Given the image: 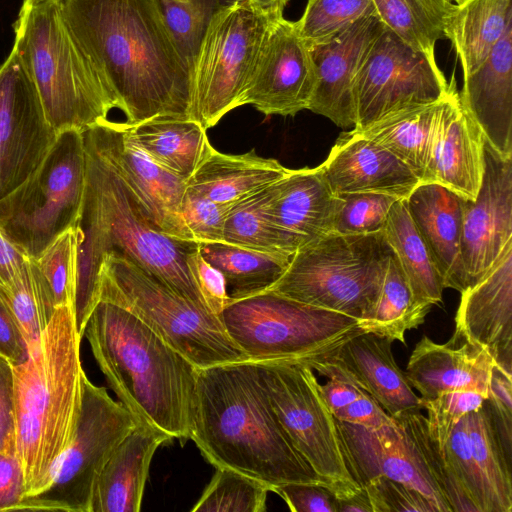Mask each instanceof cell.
<instances>
[{
    "mask_svg": "<svg viewBox=\"0 0 512 512\" xmlns=\"http://www.w3.org/2000/svg\"><path fill=\"white\" fill-rule=\"evenodd\" d=\"M164 24L191 77L193 65L217 8L206 0H156Z\"/></svg>",
    "mask_w": 512,
    "mask_h": 512,
    "instance_id": "44",
    "label": "cell"
},
{
    "mask_svg": "<svg viewBox=\"0 0 512 512\" xmlns=\"http://www.w3.org/2000/svg\"><path fill=\"white\" fill-rule=\"evenodd\" d=\"M78 240V227H71L33 259L56 308L74 306Z\"/></svg>",
    "mask_w": 512,
    "mask_h": 512,
    "instance_id": "45",
    "label": "cell"
},
{
    "mask_svg": "<svg viewBox=\"0 0 512 512\" xmlns=\"http://www.w3.org/2000/svg\"><path fill=\"white\" fill-rule=\"evenodd\" d=\"M384 234L408 280L415 301L430 308L442 302L445 289L427 246L413 224L405 199L389 210Z\"/></svg>",
    "mask_w": 512,
    "mask_h": 512,
    "instance_id": "34",
    "label": "cell"
},
{
    "mask_svg": "<svg viewBox=\"0 0 512 512\" xmlns=\"http://www.w3.org/2000/svg\"><path fill=\"white\" fill-rule=\"evenodd\" d=\"M460 293L449 342L485 349L497 367L512 375V242L483 277Z\"/></svg>",
    "mask_w": 512,
    "mask_h": 512,
    "instance_id": "19",
    "label": "cell"
},
{
    "mask_svg": "<svg viewBox=\"0 0 512 512\" xmlns=\"http://www.w3.org/2000/svg\"><path fill=\"white\" fill-rule=\"evenodd\" d=\"M58 132L14 50L0 65V199L39 167Z\"/></svg>",
    "mask_w": 512,
    "mask_h": 512,
    "instance_id": "15",
    "label": "cell"
},
{
    "mask_svg": "<svg viewBox=\"0 0 512 512\" xmlns=\"http://www.w3.org/2000/svg\"><path fill=\"white\" fill-rule=\"evenodd\" d=\"M190 439L216 468L253 477L271 492L285 483H324L292 445L252 360L199 369Z\"/></svg>",
    "mask_w": 512,
    "mask_h": 512,
    "instance_id": "2",
    "label": "cell"
},
{
    "mask_svg": "<svg viewBox=\"0 0 512 512\" xmlns=\"http://www.w3.org/2000/svg\"><path fill=\"white\" fill-rule=\"evenodd\" d=\"M274 158H265L254 149L228 154L210 147L187 187L221 204H233L279 180L287 172Z\"/></svg>",
    "mask_w": 512,
    "mask_h": 512,
    "instance_id": "30",
    "label": "cell"
},
{
    "mask_svg": "<svg viewBox=\"0 0 512 512\" xmlns=\"http://www.w3.org/2000/svg\"><path fill=\"white\" fill-rule=\"evenodd\" d=\"M28 259L27 254L14 244L0 227V286L9 283Z\"/></svg>",
    "mask_w": 512,
    "mask_h": 512,
    "instance_id": "58",
    "label": "cell"
},
{
    "mask_svg": "<svg viewBox=\"0 0 512 512\" xmlns=\"http://www.w3.org/2000/svg\"><path fill=\"white\" fill-rule=\"evenodd\" d=\"M84 137V136H83ZM86 183L80 217L74 299L79 335L99 302V271L109 254L126 256L208 310L187 259L199 244L172 237L146 216L127 186L85 140ZM211 312V311H210Z\"/></svg>",
    "mask_w": 512,
    "mask_h": 512,
    "instance_id": "3",
    "label": "cell"
},
{
    "mask_svg": "<svg viewBox=\"0 0 512 512\" xmlns=\"http://www.w3.org/2000/svg\"><path fill=\"white\" fill-rule=\"evenodd\" d=\"M99 300L132 313L198 369L248 360L218 315L197 306L126 256L103 258Z\"/></svg>",
    "mask_w": 512,
    "mask_h": 512,
    "instance_id": "9",
    "label": "cell"
},
{
    "mask_svg": "<svg viewBox=\"0 0 512 512\" xmlns=\"http://www.w3.org/2000/svg\"><path fill=\"white\" fill-rule=\"evenodd\" d=\"M338 198L319 167L288 169L268 187L266 212L296 250L333 232Z\"/></svg>",
    "mask_w": 512,
    "mask_h": 512,
    "instance_id": "24",
    "label": "cell"
},
{
    "mask_svg": "<svg viewBox=\"0 0 512 512\" xmlns=\"http://www.w3.org/2000/svg\"><path fill=\"white\" fill-rule=\"evenodd\" d=\"M392 342L373 333H361L347 340L331 357L352 374L387 414L398 419L424 407L394 359Z\"/></svg>",
    "mask_w": 512,
    "mask_h": 512,
    "instance_id": "28",
    "label": "cell"
},
{
    "mask_svg": "<svg viewBox=\"0 0 512 512\" xmlns=\"http://www.w3.org/2000/svg\"><path fill=\"white\" fill-rule=\"evenodd\" d=\"M0 296L15 318L29 350L38 342L56 306L34 260H26Z\"/></svg>",
    "mask_w": 512,
    "mask_h": 512,
    "instance_id": "40",
    "label": "cell"
},
{
    "mask_svg": "<svg viewBox=\"0 0 512 512\" xmlns=\"http://www.w3.org/2000/svg\"><path fill=\"white\" fill-rule=\"evenodd\" d=\"M383 25L375 14L352 24L332 40L309 46L316 84L307 110L347 129L355 127L353 84Z\"/></svg>",
    "mask_w": 512,
    "mask_h": 512,
    "instance_id": "22",
    "label": "cell"
},
{
    "mask_svg": "<svg viewBox=\"0 0 512 512\" xmlns=\"http://www.w3.org/2000/svg\"><path fill=\"white\" fill-rule=\"evenodd\" d=\"M15 433L13 366L0 355V447Z\"/></svg>",
    "mask_w": 512,
    "mask_h": 512,
    "instance_id": "57",
    "label": "cell"
},
{
    "mask_svg": "<svg viewBox=\"0 0 512 512\" xmlns=\"http://www.w3.org/2000/svg\"><path fill=\"white\" fill-rule=\"evenodd\" d=\"M362 487L373 512H438L421 492L386 476L373 478Z\"/></svg>",
    "mask_w": 512,
    "mask_h": 512,
    "instance_id": "50",
    "label": "cell"
},
{
    "mask_svg": "<svg viewBox=\"0 0 512 512\" xmlns=\"http://www.w3.org/2000/svg\"><path fill=\"white\" fill-rule=\"evenodd\" d=\"M109 386L137 424L190 439L199 369L126 309L99 300L85 327Z\"/></svg>",
    "mask_w": 512,
    "mask_h": 512,
    "instance_id": "4",
    "label": "cell"
},
{
    "mask_svg": "<svg viewBox=\"0 0 512 512\" xmlns=\"http://www.w3.org/2000/svg\"><path fill=\"white\" fill-rule=\"evenodd\" d=\"M232 204H221L187 187L181 214L193 240L198 244L224 242V226Z\"/></svg>",
    "mask_w": 512,
    "mask_h": 512,
    "instance_id": "48",
    "label": "cell"
},
{
    "mask_svg": "<svg viewBox=\"0 0 512 512\" xmlns=\"http://www.w3.org/2000/svg\"><path fill=\"white\" fill-rule=\"evenodd\" d=\"M125 128L151 159L185 181L212 146L206 129L191 118L159 116Z\"/></svg>",
    "mask_w": 512,
    "mask_h": 512,
    "instance_id": "31",
    "label": "cell"
},
{
    "mask_svg": "<svg viewBox=\"0 0 512 512\" xmlns=\"http://www.w3.org/2000/svg\"><path fill=\"white\" fill-rule=\"evenodd\" d=\"M192 512H265L270 487L229 468H216Z\"/></svg>",
    "mask_w": 512,
    "mask_h": 512,
    "instance_id": "42",
    "label": "cell"
},
{
    "mask_svg": "<svg viewBox=\"0 0 512 512\" xmlns=\"http://www.w3.org/2000/svg\"><path fill=\"white\" fill-rule=\"evenodd\" d=\"M81 339L73 308L57 307L27 360L13 366L15 439L24 496L44 486L75 434L85 376Z\"/></svg>",
    "mask_w": 512,
    "mask_h": 512,
    "instance_id": "5",
    "label": "cell"
},
{
    "mask_svg": "<svg viewBox=\"0 0 512 512\" xmlns=\"http://www.w3.org/2000/svg\"><path fill=\"white\" fill-rule=\"evenodd\" d=\"M0 355L12 366L25 362L28 345L12 313L0 296Z\"/></svg>",
    "mask_w": 512,
    "mask_h": 512,
    "instance_id": "56",
    "label": "cell"
},
{
    "mask_svg": "<svg viewBox=\"0 0 512 512\" xmlns=\"http://www.w3.org/2000/svg\"><path fill=\"white\" fill-rule=\"evenodd\" d=\"M485 399V395L476 391H449L423 402L429 434L444 448L459 421L469 412L480 408Z\"/></svg>",
    "mask_w": 512,
    "mask_h": 512,
    "instance_id": "47",
    "label": "cell"
},
{
    "mask_svg": "<svg viewBox=\"0 0 512 512\" xmlns=\"http://www.w3.org/2000/svg\"><path fill=\"white\" fill-rule=\"evenodd\" d=\"M486 403L507 456H512V375L493 366Z\"/></svg>",
    "mask_w": 512,
    "mask_h": 512,
    "instance_id": "51",
    "label": "cell"
},
{
    "mask_svg": "<svg viewBox=\"0 0 512 512\" xmlns=\"http://www.w3.org/2000/svg\"><path fill=\"white\" fill-rule=\"evenodd\" d=\"M449 86L436 59L413 50L383 26L354 80V128L363 129L397 111L437 102Z\"/></svg>",
    "mask_w": 512,
    "mask_h": 512,
    "instance_id": "14",
    "label": "cell"
},
{
    "mask_svg": "<svg viewBox=\"0 0 512 512\" xmlns=\"http://www.w3.org/2000/svg\"><path fill=\"white\" fill-rule=\"evenodd\" d=\"M268 187L230 206L224 226V242L291 258L297 250L266 212Z\"/></svg>",
    "mask_w": 512,
    "mask_h": 512,
    "instance_id": "39",
    "label": "cell"
},
{
    "mask_svg": "<svg viewBox=\"0 0 512 512\" xmlns=\"http://www.w3.org/2000/svg\"><path fill=\"white\" fill-rule=\"evenodd\" d=\"M293 512H337V497L324 483L291 482L274 491Z\"/></svg>",
    "mask_w": 512,
    "mask_h": 512,
    "instance_id": "52",
    "label": "cell"
},
{
    "mask_svg": "<svg viewBox=\"0 0 512 512\" xmlns=\"http://www.w3.org/2000/svg\"><path fill=\"white\" fill-rule=\"evenodd\" d=\"M391 254L384 231L331 232L298 248L267 290L351 316L362 326L376 306Z\"/></svg>",
    "mask_w": 512,
    "mask_h": 512,
    "instance_id": "7",
    "label": "cell"
},
{
    "mask_svg": "<svg viewBox=\"0 0 512 512\" xmlns=\"http://www.w3.org/2000/svg\"><path fill=\"white\" fill-rule=\"evenodd\" d=\"M429 311L430 308L415 301L399 260L392 251L376 306L370 318L362 324L363 331L405 344V333L421 325Z\"/></svg>",
    "mask_w": 512,
    "mask_h": 512,
    "instance_id": "38",
    "label": "cell"
},
{
    "mask_svg": "<svg viewBox=\"0 0 512 512\" xmlns=\"http://www.w3.org/2000/svg\"><path fill=\"white\" fill-rule=\"evenodd\" d=\"M459 100L500 155L512 157V26L486 61L463 77Z\"/></svg>",
    "mask_w": 512,
    "mask_h": 512,
    "instance_id": "25",
    "label": "cell"
},
{
    "mask_svg": "<svg viewBox=\"0 0 512 512\" xmlns=\"http://www.w3.org/2000/svg\"><path fill=\"white\" fill-rule=\"evenodd\" d=\"M85 183L83 131H61L35 172L0 199V227L36 259L60 234L77 226Z\"/></svg>",
    "mask_w": 512,
    "mask_h": 512,
    "instance_id": "10",
    "label": "cell"
},
{
    "mask_svg": "<svg viewBox=\"0 0 512 512\" xmlns=\"http://www.w3.org/2000/svg\"><path fill=\"white\" fill-rule=\"evenodd\" d=\"M210 3H212L213 5H215L217 8H222L224 6H227V5H230L234 2H237V1H243V0H206Z\"/></svg>",
    "mask_w": 512,
    "mask_h": 512,
    "instance_id": "61",
    "label": "cell"
},
{
    "mask_svg": "<svg viewBox=\"0 0 512 512\" xmlns=\"http://www.w3.org/2000/svg\"><path fill=\"white\" fill-rule=\"evenodd\" d=\"M415 449L426 472L438 487L452 512H478L451 466L444 448L431 437L426 417L420 412L395 419Z\"/></svg>",
    "mask_w": 512,
    "mask_h": 512,
    "instance_id": "41",
    "label": "cell"
},
{
    "mask_svg": "<svg viewBox=\"0 0 512 512\" xmlns=\"http://www.w3.org/2000/svg\"><path fill=\"white\" fill-rule=\"evenodd\" d=\"M276 416L294 448L337 498L362 487L352 477L337 420L325 403L314 370L299 363L255 361Z\"/></svg>",
    "mask_w": 512,
    "mask_h": 512,
    "instance_id": "12",
    "label": "cell"
},
{
    "mask_svg": "<svg viewBox=\"0 0 512 512\" xmlns=\"http://www.w3.org/2000/svg\"><path fill=\"white\" fill-rule=\"evenodd\" d=\"M405 203L444 288L462 292L466 289L461 260L464 198L440 184L419 182Z\"/></svg>",
    "mask_w": 512,
    "mask_h": 512,
    "instance_id": "26",
    "label": "cell"
},
{
    "mask_svg": "<svg viewBox=\"0 0 512 512\" xmlns=\"http://www.w3.org/2000/svg\"><path fill=\"white\" fill-rule=\"evenodd\" d=\"M252 9L268 19L283 16V11L289 0H243Z\"/></svg>",
    "mask_w": 512,
    "mask_h": 512,
    "instance_id": "60",
    "label": "cell"
},
{
    "mask_svg": "<svg viewBox=\"0 0 512 512\" xmlns=\"http://www.w3.org/2000/svg\"><path fill=\"white\" fill-rule=\"evenodd\" d=\"M338 204L333 232L342 235L383 231L390 208L398 198L380 193L336 195Z\"/></svg>",
    "mask_w": 512,
    "mask_h": 512,
    "instance_id": "46",
    "label": "cell"
},
{
    "mask_svg": "<svg viewBox=\"0 0 512 512\" xmlns=\"http://www.w3.org/2000/svg\"><path fill=\"white\" fill-rule=\"evenodd\" d=\"M203 258L224 276L230 300L270 288L284 273L291 258L226 242L199 244Z\"/></svg>",
    "mask_w": 512,
    "mask_h": 512,
    "instance_id": "35",
    "label": "cell"
},
{
    "mask_svg": "<svg viewBox=\"0 0 512 512\" xmlns=\"http://www.w3.org/2000/svg\"><path fill=\"white\" fill-rule=\"evenodd\" d=\"M24 494L23 468L13 433L0 447V511H13Z\"/></svg>",
    "mask_w": 512,
    "mask_h": 512,
    "instance_id": "53",
    "label": "cell"
},
{
    "mask_svg": "<svg viewBox=\"0 0 512 512\" xmlns=\"http://www.w3.org/2000/svg\"><path fill=\"white\" fill-rule=\"evenodd\" d=\"M445 97L389 114L363 129H354L392 152L421 180Z\"/></svg>",
    "mask_w": 512,
    "mask_h": 512,
    "instance_id": "33",
    "label": "cell"
},
{
    "mask_svg": "<svg viewBox=\"0 0 512 512\" xmlns=\"http://www.w3.org/2000/svg\"><path fill=\"white\" fill-rule=\"evenodd\" d=\"M466 419L471 452L485 487L487 512H511V458L503 449L486 399Z\"/></svg>",
    "mask_w": 512,
    "mask_h": 512,
    "instance_id": "37",
    "label": "cell"
},
{
    "mask_svg": "<svg viewBox=\"0 0 512 512\" xmlns=\"http://www.w3.org/2000/svg\"><path fill=\"white\" fill-rule=\"evenodd\" d=\"M512 26V0H467L456 5L446 26L463 77L479 68Z\"/></svg>",
    "mask_w": 512,
    "mask_h": 512,
    "instance_id": "32",
    "label": "cell"
},
{
    "mask_svg": "<svg viewBox=\"0 0 512 512\" xmlns=\"http://www.w3.org/2000/svg\"><path fill=\"white\" fill-rule=\"evenodd\" d=\"M485 169L474 200L464 199L461 260L466 288L476 283L512 242V157L485 140Z\"/></svg>",
    "mask_w": 512,
    "mask_h": 512,
    "instance_id": "18",
    "label": "cell"
},
{
    "mask_svg": "<svg viewBox=\"0 0 512 512\" xmlns=\"http://www.w3.org/2000/svg\"><path fill=\"white\" fill-rule=\"evenodd\" d=\"M449 83L420 182L437 183L474 200L485 169V138L459 100L454 75Z\"/></svg>",
    "mask_w": 512,
    "mask_h": 512,
    "instance_id": "21",
    "label": "cell"
},
{
    "mask_svg": "<svg viewBox=\"0 0 512 512\" xmlns=\"http://www.w3.org/2000/svg\"><path fill=\"white\" fill-rule=\"evenodd\" d=\"M136 425L130 411L85 374L81 412L68 448L54 463L44 486L24 496L13 511L90 512L98 475Z\"/></svg>",
    "mask_w": 512,
    "mask_h": 512,
    "instance_id": "11",
    "label": "cell"
},
{
    "mask_svg": "<svg viewBox=\"0 0 512 512\" xmlns=\"http://www.w3.org/2000/svg\"><path fill=\"white\" fill-rule=\"evenodd\" d=\"M374 14L372 0H308L294 22L308 46L326 43L363 17Z\"/></svg>",
    "mask_w": 512,
    "mask_h": 512,
    "instance_id": "43",
    "label": "cell"
},
{
    "mask_svg": "<svg viewBox=\"0 0 512 512\" xmlns=\"http://www.w3.org/2000/svg\"><path fill=\"white\" fill-rule=\"evenodd\" d=\"M218 317L248 360L310 368L353 336L365 333L356 318L269 290L230 300Z\"/></svg>",
    "mask_w": 512,
    "mask_h": 512,
    "instance_id": "8",
    "label": "cell"
},
{
    "mask_svg": "<svg viewBox=\"0 0 512 512\" xmlns=\"http://www.w3.org/2000/svg\"><path fill=\"white\" fill-rule=\"evenodd\" d=\"M83 136L159 230L195 242L181 214L186 181L158 165L137 146L127 135L124 122L107 120L84 130Z\"/></svg>",
    "mask_w": 512,
    "mask_h": 512,
    "instance_id": "16",
    "label": "cell"
},
{
    "mask_svg": "<svg viewBox=\"0 0 512 512\" xmlns=\"http://www.w3.org/2000/svg\"><path fill=\"white\" fill-rule=\"evenodd\" d=\"M172 439L137 424L114 450L94 485L90 512H139L152 458Z\"/></svg>",
    "mask_w": 512,
    "mask_h": 512,
    "instance_id": "29",
    "label": "cell"
},
{
    "mask_svg": "<svg viewBox=\"0 0 512 512\" xmlns=\"http://www.w3.org/2000/svg\"><path fill=\"white\" fill-rule=\"evenodd\" d=\"M316 84L310 47L295 23L270 19L241 99L264 115L295 116L307 110Z\"/></svg>",
    "mask_w": 512,
    "mask_h": 512,
    "instance_id": "17",
    "label": "cell"
},
{
    "mask_svg": "<svg viewBox=\"0 0 512 512\" xmlns=\"http://www.w3.org/2000/svg\"><path fill=\"white\" fill-rule=\"evenodd\" d=\"M187 264L208 309L218 315L230 301L223 274L203 258L199 246L189 254Z\"/></svg>",
    "mask_w": 512,
    "mask_h": 512,
    "instance_id": "54",
    "label": "cell"
},
{
    "mask_svg": "<svg viewBox=\"0 0 512 512\" xmlns=\"http://www.w3.org/2000/svg\"><path fill=\"white\" fill-rule=\"evenodd\" d=\"M60 6L127 125L191 118V72L156 0H60Z\"/></svg>",
    "mask_w": 512,
    "mask_h": 512,
    "instance_id": "1",
    "label": "cell"
},
{
    "mask_svg": "<svg viewBox=\"0 0 512 512\" xmlns=\"http://www.w3.org/2000/svg\"><path fill=\"white\" fill-rule=\"evenodd\" d=\"M334 417L341 422L377 429L395 422L381 405L367 392L337 411Z\"/></svg>",
    "mask_w": 512,
    "mask_h": 512,
    "instance_id": "55",
    "label": "cell"
},
{
    "mask_svg": "<svg viewBox=\"0 0 512 512\" xmlns=\"http://www.w3.org/2000/svg\"><path fill=\"white\" fill-rule=\"evenodd\" d=\"M494 365L481 347L465 341L437 344L424 335L413 349L405 373L422 402L449 391H476L487 398Z\"/></svg>",
    "mask_w": 512,
    "mask_h": 512,
    "instance_id": "27",
    "label": "cell"
},
{
    "mask_svg": "<svg viewBox=\"0 0 512 512\" xmlns=\"http://www.w3.org/2000/svg\"><path fill=\"white\" fill-rule=\"evenodd\" d=\"M449 2H454V4L456 5H460L464 2H466L467 0H448Z\"/></svg>",
    "mask_w": 512,
    "mask_h": 512,
    "instance_id": "62",
    "label": "cell"
},
{
    "mask_svg": "<svg viewBox=\"0 0 512 512\" xmlns=\"http://www.w3.org/2000/svg\"><path fill=\"white\" fill-rule=\"evenodd\" d=\"M337 512H373L366 490L345 498H337Z\"/></svg>",
    "mask_w": 512,
    "mask_h": 512,
    "instance_id": "59",
    "label": "cell"
},
{
    "mask_svg": "<svg viewBox=\"0 0 512 512\" xmlns=\"http://www.w3.org/2000/svg\"><path fill=\"white\" fill-rule=\"evenodd\" d=\"M14 50L59 133L109 120L117 105L68 28L60 0H24L14 23Z\"/></svg>",
    "mask_w": 512,
    "mask_h": 512,
    "instance_id": "6",
    "label": "cell"
},
{
    "mask_svg": "<svg viewBox=\"0 0 512 512\" xmlns=\"http://www.w3.org/2000/svg\"><path fill=\"white\" fill-rule=\"evenodd\" d=\"M318 167L334 195L380 193L405 199L420 182L403 161L354 128L339 136Z\"/></svg>",
    "mask_w": 512,
    "mask_h": 512,
    "instance_id": "23",
    "label": "cell"
},
{
    "mask_svg": "<svg viewBox=\"0 0 512 512\" xmlns=\"http://www.w3.org/2000/svg\"><path fill=\"white\" fill-rule=\"evenodd\" d=\"M269 21L244 1L212 17L192 69L191 119L204 129L241 106Z\"/></svg>",
    "mask_w": 512,
    "mask_h": 512,
    "instance_id": "13",
    "label": "cell"
},
{
    "mask_svg": "<svg viewBox=\"0 0 512 512\" xmlns=\"http://www.w3.org/2000/svg\"><path fill=\"white\" fill-rule=\"evenodd\" d=\"M444 450L457 479L478 512H487L485 487L471 452L466 416L451 432Z\"/></svg>",
    "mask_w": 512,
    "mask_h": 512,
    "instance_id": "49",
    "label": "cell"
},
{
    "mask_svg": "<svg viewBox=\"0 0 512 512\" xmlns=\"http://www.w3.org/2000/svg\"><path fill=\"white\" fill-rule=\"evenodd\" d=\"M372 5L385 28L431 59L437 40L446 39V26L456 7L448 0H372Z\"/></svg>",
    "mask_w": 512,
    "mask_h": 512,
    "instance_id": "36",
    "label": "cell"
},
{
    "mask_svg": "<svg viewBox=\"0 0 512 512\" xmlns=\"http://www.w3.org/2000/svg\"><path fill=\"white\" fill-rule=\"evenodd\" d=\"M337 427L348 469L361 487L386 476L421 492L438 512H452L396 420L377 429L337 420Z\"/></svg>",
    "mask_w": 512,
    "mask_h": 512,
    "instance_id": "20",
    "label": "cell"
}]
</instances>
